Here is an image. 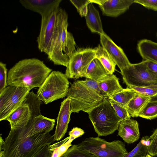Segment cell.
Segmentation results:
<instances>
[{
    "label": "cell",
    "mask_w": 157,
    "mask_h": 157,
    "mask_svg": "<svg viewBox=\"0 0 157 157\" xmlns=\"http://www.w3.org/2000/svg\"><path fill=\"white\" fill-rule=\"evenodd\" d=\"M52 71L38 59H23L16 63L8 71L7 85L30 90L40 87Z\"/></svg>",
    "instance_id": "1"
},
{
    "label": "cell",
    "mask_w": 157,
    "mask_h": 157,
    "mask_svg": "<svg viewBox=\"0 0 157 157\" xmlns=\"http://www.w3.org/2000/svg\"><path fill=\"white\" fill-rule=\"evenodd\" d=\"M55 141L54 135L49 132L20 139L6 138L3 144H0V157H31Z\"/></svg>",
    "instance_id": "2"
},
{
    "label": "cell",
    "mask_w": 157,
    "mask_h": 157,
    "mask_svg": "<svg viewBox=\"0 0 157 157\" xmlns=\"http://www.w3.org/2000/svg\"><path fill=\"white\" fill-rule=\"evenodd\" d=\"M88 114L94 131L98 136H106L113 133L117 130L121 120L108 98H104Z\"/></svg>",
    "instance_id": "3"
},
{
    "label": "cell",
    "mask_w": 157,
    "mask_h": 157,
    "mask_svg": "<svg viewBox=\"0 0 157 157\" xmlns=\"http://www.w3.org/2000/svg\"><path fill=\"white\" fill-rule=\"evenodd\" d=\"M66 96L70 100L71 112L82 111L88 113L104 98L87 86L83 80L70 83Z\"/></svg>",
    "instance_id": "4"
},
{
    "label": "cell",
    "mask_w": 157,
    "mask_h": 157,
    "mask_svg": "<svg viewBox=\"0 0 157 157\" xmlns=\"http://www.w3.org/2000/svg\"><path fill=\"white\" fill-rule=\"evenodd\" d=\"M69 86L68 78L59 71H52L39 87L37 95L45 104L66 96Z\"/></svg>",
    "instance_id": "5"
},
{
    "label": "cell",
    "mask_w": 157,
    "mask_h": 157,
    "mask_svg": "<svg viewBox=\"0 0 157 157\" xmlns=\"http://www.w3.org/2000/svg\"><path fill=\"white\" fill-rule=\"evenodd\" d=\"M78 145L97 157H124L128 152L120 140L108 142L99 137L85 138Z\"/></svg>",
    "instance_id": "6"
},
{
    "label": "cell",
    "mask_w": 157,
    "mask_h": 157,
    "mask_svg": "<svg viewBox=\"0 0 157 157\" xmlns=\"http://www.w3.org/2000/svg\"><path fill=\"white\" fill-rule=\"evenodd\" d=\"M41 102L36 94L33 91L29 92L21 105L11 113L5 120L10 122L11 128L24 126L32 118L41 114Z\"/></svg>",
    "instance_id": "7"
},
{
    "label": "cell",
    "mask_w": 157,
    "mask_h": 157,
    "mask_svg": "<svg viewBox=\"0 0 157 157\" xmlns=\"http://www.w3.org/2000/svg\"><path fill=\"white\" fill-rule=\"evenodd\" d=\"M55 120L40 114L32 118L21 127L11 128L6 138L7 139H22L33 136L41 133L50 132L55 124Z\"/></svg>",
    "instance_id": "8"
},
{
    "label": "cell",
    "mask_w": 157,
    "mask_h": 157,
    "mask_svg": "<svg viewBox=\"0 0 157 157\" xmlns=\"http://www.w3.org/2000/svg\"><path fill=\"white\" fill-rule=\"evenodd\" d=\"M121 71L127 86H157V76L149 72L143 60L138 63H131Z\"/></svg>",
    "instance_id": "9"
},
{
    "label": "cell",
    "mask_w": 157,
    "mask_h": 157,
    "mask_svg": "<svg viewBox=\"0 0 157 157\" xmlns=\"http://www.w3.org/2000/svg\"><path fill=\"white\" fill-rule=\"evenodd\" d=\"M31 90L8 86L0 93V121L7 117L22 104Z\"/></svg>",
    "instance_id": "10"
},
{
    "label": "cell",
    "mask_w": 157,
    "mask_h": 157,
    "mask_svg": "<svg viewBox=\"0 0 157 157\" xmlns=\"http://www.w3.org/2000/svg\"><path fill=\"white\" fill-rule=\"evenodd\" d=\"M94 48H81L76 50L69 59L65 74L68 78L84 77L87 69L95 58Z\"/></svg>",
    "instance_id": "11"
},
{
    "label": "cell",
    "mask_w": 157,
    "mask_h": 157,
    "mask_svg": "<svg viewBox=\"0 0 157 157\" xmlns=\"http://www.w3.org/2000/svg\"><path fill=\"white\" fill-rule=\"evenodd\" d=\"M63 10L59 8L58 11L50 51L48 56L49 59L55 64L62 65L67 67L69 58L64 53L62 49L61 32Z\"/></svg>",
    "instance_id": "12"
},
{
    "label": "cell",
    "mask_w": 157,
    "mask_h": 157,
    "mask_svg": "<svg viewBox=\"0 0 157 157\" xmlns=\"http://www.w3.org/2000/svg\"><path fill=\"white\" fill-rule=\"evenodd\" d=\"M59 9L41 17L40 31L37 38L38 47L41 52H44L48 55L50 51Z\"/></svg>",
    "instance_id": "13"
},
{
    "label": "cell",
    "mask_w": 157,
    "mask_h": 157,
    "mask_svg": "<svg viewBox=\"0 0 157 157\" xmlns=\"http://www.w3.org/2000/svg\"><path fill=\"white\" fill-rule=\"evenodd\" d=\"M100 36L101 46L107 52L121 71L131 64L123 49L105 32Z\"/></svg>",
    "instance_id": "14"
},
{
    "label": "cell",
    "mask_w": 157,
    "mask_h": 157,
    "mask_svg": "<svg viewBox=\"0 0 157 157\" xmlns=\"http://www.w3.org/2000/svg\"><path fill=\"white\" fill-rule=\"evenodd\" d=\"M71 113L70 100L67 98L61 103L53 135L55 141L60 140L64 136L67 130Z\"/></svg>",
    "instance_id": "15"
},
{
    "label": "cell",
    "mask_w": 157,
    "mask_h": 157,
    "mask_svg": "<svg viewBox=\"0 0 157 157\" xmlns=\"http://www.w3.org/2000/svg\"><path fill=\"white\" fill-rule=\"evenodd\" d=\"M61 0H20L19 2L26 9L44 16L59 8Z\"/></svg>",
    "instance_id": "16"
},
{
    "label": "cell",
    "mask_w": 157,
    "mask_h": 157,
    "mask_svg": "<svg viewBox=\"0 0 157 157\" xmlns=\"http://www.w3.org/2000/svg\"><path fill=\"white\" fill-rule=\"evenodd\" d=\"M133 0H101L99 6L103 15L116 17L127 10Z\"/></svg>",
    "instance_id": "17"
},
{
    "label": "cell",
    "mask_w": 157,
    "mask_h": 157,
    "mask_svg": "<svg viewBox=\"0 0 157 157\" xmlns=\"http://www.w3.org/2000/svg\"><path fill=\"white\" fill-rule=\"evenodd\" d=\"M117 130L118 135L128 144L136 141L140 137L138 122L130 118L121 120L119 122Z\"/></svg>",
    "instance_id": "18"
},
{
    "label": "cell",
    "mask_w": 157,
    "mask_h": 157,
    "mask_svg": "<svg viewBox=\"0 0 157 157\" xmlns=\"http://www.w3.org/2000/svg\"><path fill=\"white\" fill-rule=\"evenodd\" d=\"M68 15L66 11H62L61 41L64 53L70 58L76 51V43L72 34L67 31Z\"/></svg>",
    "instance_id": "19"
},
{
    "label": "cell",
    "mask_w": 157,
    "mask_h": 157,
    "mask_svg": "<svg viewBox=\"0 0 157 157\" xmlns=\"http://www.w3.org/2000/svg\"><path fill=\"white\" fill-rule=\"evenodd\" d=\"M138 52L143 59L157 63V43L144 39L137 44Z\"/></svg>",
    "instance_id": "20"
},
{
    "label": "cell",
    "mask_w": 157,
    "mask_h": 157,
    "mask_svg": "<svg viewBox=\"0 0 157 157\" xmlns=\"http://www.w3.org/2000/svg\"><path fill=\"white\" fill-rule=\"evenodd\" d=\"M85 17L87 26L91 32L100 35L104 33L98 11L92 3L88 5L87 13Z\"/></svg>",
    "instance_id": "21"
},
{
    "label": "cell",
    "mask_w": 157,
    "mask_h": 157,
    "mask_svg": "<svg viewBox=\"0 0 157 157\" xmlns=\"http://www.w3.org/2000/svg\"><path fill=\"white\" fill-rule=\"evenodd\" d=\"M111 75L105 69L100 61L95 58L89 65L84 77L98 82Z\"/></svg>",
    "instance_id": "22"
},
{
    "label": "cell",
    "mask_w": 157,
    "mask_h": 157,
    "mask_svg": "<svg viewBox=\"0 0 157 157\" xmlns=\"http://www.w3.org/2000/svg\"><path fill=\"white\" fill-rule=\"evenodd\" d=\"M151 98L136 93L125 107L131 117H139L141 111L150 101Z\"/></svg>",
    "instance_id": "23"
},
{
    "label": "cell",
    "mask_w": 157,
    "mask_h": 157,
    "mask_svg": "<svg viewBox=\"0 0 157 157\" xmlns=\"http://www.w3.org/2000/svg\"><path fill=\"white\" fill-rule=\"evenodd\" d=\"M98 82L101 89L109 97L123 89L118 78L113 74Z\"/></svg>",
    "instance_id": "24"
},
{
    "label": "cell",
    "mask_w": 157,
    "mask_h": 157,
    "mask_svg": "<svg viewBox=\"0 0 157 157\" xmlns=\"http://www.w3.org/2000/svg\"><path fill=\"white\" fill-rule=\"evenodd\" d=\"M95 58L101 63L105 69L111 74L114 72L116 64L105 50L100 45L94 48Z\"/></svg>",
    "instance_id": "25"
},
{
    "label": "cell",
    "mask_w": 157,
    "mask_h": 157,
    "mask_svg": "<svg viewBox=\"0 0 157 157\" xmlns=\"http://www.w3.org/2000/svg\"><path fill=\"white\" fill-rule=\"evenodd\" d=\"M136 94L134 91L127 87L109 96L108 98L117 102L125 107Z\"/></svg>",
    "instance_id": "26"
},
{
    "label": "cell",
    "mask_w": 157,
    "mask_h": 157,
    "mask_svg": "<svg viewBox=\"0 0 157 157\" xmlns=\"http://www.w3.org/2000/svg\"><path fill=\"white\" fill-rule=\"evenodd\" d=\"M150 143L149 136L142 137L136 147L124 157H143L148 154L147 147Z\"/></svg>",
    "instance_id": "27"
},
{
    "label": "cell",
    "mask_w": 157,
    "mask_h": 157,
    "mask_svg": "<svg viewBox=\"0 0 157 157\" xmlns=\"http://www.w3.org/2000/svg\"><path fill=\"white\" fill-rule=\"evenodd\" d=\"M74 140L69 136L59 142L51 144L53 151L51 157H61L71 146V142Z\"/></svg>",
    "instance_id": "28"
},
{
    "label": "cell",
    "mask_w": 157,
    "mask_h": 157,
    "mask_svg": "<svg viewBox=\"0 0 157 157\" xmlns=\"http://www.w3.org/2000/svg\"><path fill=\"white\" fill-rule=\"evenodd\" d=\"M61 157H97L78 145H71Z\"/></svg>",
    "instance_id": "29"
},
{
    "label": "cell",
    "mask_w": 157,
    "mask_h": 157,
    "mask_svg": "<svg viewBox=\"0 0 157 157\" xmlns=\"http://www.w3.org/2000/svg\"><path fill=\"white\" fill-rule=\"evenodd\" d=\"M139 117L149 120L157 117V101L148 102L140 113Z\"/></svg>",
    "instance_id": "30"
},
{
    "label": "cell",
    "mask_w": 157,
    "mask_h": 157,
    "mask_svg": "<svg viewBox=\"0 0 157 157\" xmlns=\"http://www.w3.org/2000/svg\"><path fill=\"white\" fill-rule=\"evenodd\" d=\"M138 93L152 97L157 94V86H127Z\"/></svg>",
    "instance_id": "31"
},
{
    "label": "cell",
    "mask_w": 157,
    "mask_h": 157,
    "mask_svg": "<svg viewBox=\"0 0 157 157\" xmlns=\"http://www.w3.org/2000/svg\"><path fill=\"white\" fill-rule=\"evenodd\" d=\"M118 116L121 120L130 118L131 116L126 108L112 99L108 98Z\"/></svg>",
    "instance_id": "32"
},
{
    "label": "cell",
    "mask_w": 157,
    "mask_h": 157,
    "mask_svg": "<svg viewBox=\"0 0 157 157\" xmlns=\"http://www.w3.org/2000/svg\"><path fill=\"white\" fill-rule=\"evenodd\" d=\"M71 3L75 7L77 12L81 17H85L87 14L88 5L91 3L90 0H70Z\"/></svg>",
    "instance_id": "33"
},
{
    "label": "cell",
    "mask_w": 157,
    "mask_h": 157,
    "mask_svg": "<svg viewBox=\"0 0 157 157\" xmlns=\"http://www.w3.org/2000/svg\"><path fill=\"white\" fill-rule=\"evenodd\" d=\"M149 140L151 143L147 147L148 153L153 157H157V128L149 136Z\"/></svg>",
    "instance_id": "34"
},
{
    "label": "cell",
    "mask_w": 157,
    "mask_h": 157,
    "mask_svg": "<svg viewBox=\"0 0 157 157\" xmlns=\"http://www.w3.org/2000/svg\"><path fill=\"white\" fill-rule=\"evenodd\" d=\"M6 65L0 62V93L8 86L7 83V75Z\"/></svg>",
    "instance_id": "35"
},
{
    "label": "cell",
    "mask_w": 157,
    "mask_h": 157,
    "mask_svg": "<svg viewBox=\"0 0 157 157\" xmlns=\"http://www.w3.org/2000/svg\"><path fill=\"white\" fill-rule=\"evenodd\" d=\"M83 82L89 87L93 90L104 98H108L109 96L104 92L99 86L98 82L91 79L86 78Z\"/></svg>",
    "instance_id": "36"
},
{
    "label": "cell",
    "mask_w": 157,
    "mask_h": 157,
    "mask_svg": "<svg viewBox=\"0 0 157 157\" xmlns=\"http://www.w3.org/2000/svg\"><path fill=\"white\" fill-rule=\"evenodd\" d=\"M134 3L140 4L148 9L157 11V0H134Z\"/></svg>",
    "instance_id": "37"
},
{
    "label": "cell",
    "mask_w": 157,
    "mask_h": 157,
    "mask_svg": "<svg viewBox=\"0 0 157 157\" xmlns=\"http://www.w3.org/2000/svg\"><path fill=\"white\" fill-rule=\"evenodd\" d=\"M53 151L48 145L37 152L31 157H51Z\"/></svg>",
    "instance_id": "38"
},
{
    "label": "cell",
    "mask_w": 157,
    "mask_h": 157,
    "mask_svg": "<svg viewBox=\"0 0 157 157\" xmlns=\"http://www.w3.org/2000/svg\"><path fill=\"white\" fill-rule=\"evenodd\" d=\"M143 61L149 72L157 76V63L148 60Z\"/></svg>",
    "instance_id": "39"
},
{
    "label": "cell",
    "mask_w": 157,
    "mask_h": 157,
    "mask_svg": "<svg viewBox=\"0 0 157 157\" xmlns=\"http://www.w3.org/2000/svg\"><path fill=\"white\" fill-rule=\"evenodd\" d=\"M85 133V131L82 129L79 128L75 127H74L69 132L68 134L70 137L75 139L82 136Z\"/></svg>",
    "instance_id": "40"
},
{
    "label": "cell",
    "mask_w": 157,
    "mask_h": 157,
    "mask_svg": "<svg viewBox=\"0 0 157 157\" xmlns=\"http://www.w3.org/2000/svg\"><path fill=\"white\" fill-rule=\"evenodd\" d=\"M150 101H157V94L151 97Z\"/></svg>",
    "instance_id": "41"
},
{
    "label": "cell",
    "mask_w": 157,
    "mask_h": 157,
    "mask_svg": "<svg viewBox=\"0 0 157 157\" xmlns=\"http://www.w3.org/2000/svg\"><path fill=\"white\" fill-rule=\"evenodd\" d=\"M143 157H153L151 155H149V154H147V155H146Z\"/></svg>",
    "instance_id": "42"
}]
</instances>
